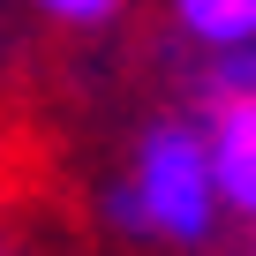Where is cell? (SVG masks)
<instances>
[{
	"instance_id": "277c9868",
	"label": "cell",
	"mask_w": 256,
	"mask_h": 256,
	"mask_svg": "<svg viewBox=\"0 0 256 256\" xmlns=\"http://www.w3.org/2000/svg\"><path fill=\"white\" fill-rule=\"evenodd\" d=\"M211 83H218V98H226V106H256V46H234V53L218 60V76H211Z\"/></svg>"
},
{
	"instance_id": "5b68a950",
	"label": "cell",
	"mask_w": 256,
	"mask_h": 256,
	"mask_svg": "<svg viewBox=\"0 0 256 256\" xmlns=\"http://www.w3.org/2000/svg\"><path fill=\"white\" fill-rule=\"evenodd\" d=\"M46 16H60V23H106L113 16V0H38Z\"/></svg>"
},
{
	"instance_id": "7a4b0ae2",
	"label": "cell",
	"mask_w": 256,
	"mask_h": 256,
	"mask_svg": "<svg viewBox=\"0 0 256 256\" xmlns=\"http://www.w3.org/2000/svg\"><path fill=\"white\" fill-rule=\"evenodd\" d=\"M204 151H211L218 204L256 211V106H226V113H218V128L204 136Z\"/></svg>"
},
{
	"instance_id": "3957f363",
	"label": "cell",
	"mask_w": 256,
	"mask_h": 256,
	"mask_svg": "<svg viewBox=\"0 0 256 256\" xmlns=\"http://www.w3.org/2000/svg\"><path fill=\"white\" fill-rule=\"evenodd\" d=\"M174 8H181V30H196L218 53L256 46V0H174Z\"/></svg>"
},
{
	"instance_id": "6da1fadb",
	"label": "cell",
	"mask_w": 256,
	"mask_h": 256,
	"mask_svg": "<svg viewBox=\"0 0 256 256\" xmlns=\"http://www.w3.org/2000/svg\"><path fill=\"white\" fill-rule=\"evenodd\" d=\"M113 218L128 234H158V241H204L218 218V181L211 151L196 128H151L136 151V181L113 196Z\"/></svg>"
}]
</instances>
